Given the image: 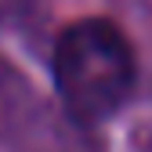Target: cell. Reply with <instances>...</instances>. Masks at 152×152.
<instances>
[{
	"mask_svg": "<svg viewBox=\"0 0 152 152\" xmlns=\"http://www.w3.org/2000/svg\"><path fill=\"white\" fill-rule=\"evenodd\" d=\"M51 76L65 112L76 123H102L134 91V47L116 22L80 18L54 40Z\"/></svg>",
	"mask_w": 152,
	"mask_h": 152,
	"instance_id": "cell-1",
	"label": "cell"
}]
</instances>
